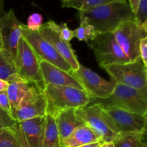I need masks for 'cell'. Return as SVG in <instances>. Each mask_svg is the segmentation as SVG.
Returning <instances> with one entry per match:
<instances>
[{
  "instance_id": "obj_1",
  "label": "cell",
  "mask_w": 147,
  "mask_h": 147,
  "mask_svg": "<svg viewBox=\"0 0 147 147\" xmlns=\"http://www.w3.org/2000/svg\"><path fill=\"white\" fill-rule=\"evenodd\" d=\"M80 22L90 24L96 32L113 33L122 23L134 19L127 1L104 4L91 9L78 11Z\"/></svg>"
},
{
  "instance_id": "obj_23",
  "label": "cell",
  "mask_w": 147,
  "mask_h": 147,
  "mask_svg": "<svg viewBox=\"0 0 147 147\" xmlns=\"http://www.w3.org/2000/svg\"><path fill=\"white\" fill-rule=\"evenodd\" d=\"M58 144L59 132L55 119L52 115L46 114L42 147H54Z\"/></svg>"
},
{
  "instance_id": "obj_31",
  "label": "cell",
  "mask_w": 147,
  "mask_h": 147,
  "mask_svg": "<svg viewBox=\"0 0 147 147\" xmlns=\"http://www.w3.org/2000/svg\"><path fill=\"white\" fill-rule=\"evenodd\" d=\"M0 107L11 114V106L7 91L0 92Z\"/></svg>"
},
{
  "instance_id": "obj_11",
  "label": "cell",
  "mask_w": 147,
  "mask_h": 147,
  "mask_svg": "<svg viewBox=\"0 0 147 147\" xmlns=\"http://www.w3.org/2000/svg\"><path fill=\"white\" fill-rule=\"evenodd\" d=\"M47 100L44 93L32 86L20 102L13 118L17 122L37 117H43L47 114Z\"/></svg>"
},
{
  "instance_id": "obj_17",
  "label": "cell",
  "mask_w": 147,
  "mask_h": 147,
  "mask_svg": "<svg viewBox=\"0 0 147 147\" xmlns=\"http://www.w3.org/2000/svg\"><path fill=\"white\" fill-rule=\"evenodd\" d=\"M57 123L59 132V142L62 144L72 132L83 123L77 120L74 113V109H68L60 111L53 115Z\"/></svg>"
},
{
  "instance_id": "obj_15",
  "label": "cell",
  "mask_w": 147,
  "mask_h": 147,
  "mask_svg": "<svg viewBox=\"0 0 147 147\" xmlns=\"http://www.w3.org/2000/svg\"><path fill=\"white\" fill-rule=\"evenodd\" d=\"M22 23L19 21L12 9H10L0 20V30L4 41V49L12 55L15 63L17 46L22 37Z\"/></svg>"
},
{
  "instance_id": "obj_8",
  "label": "cell",
  "mask_w": 147,
  "mask_h": 147,
  "mask_svg": "<svg viewBox=\"0 0 147 147\" xmlns=\"http://www.w3.org/2000/svg\"><path fill=\"white\" fill-rule=\"evenodd\" d=\"M98 103L124 109L142 116H146L147 101L140 93L129 86L116 83L113 93L108 98L99 100Z\"/></svg>"
},
{
  "instance_id": "obj_16",
  "label": "cell",
  "mask_w": 147,
  "mask_h": 147,
  "mask_svg": "<svg viewBox=\"0 0 147 147\" xmlns=\"http://www.w3.org/2000/svg\"><path fill=\"white\" fill-rule=\"evenodd\" d=\"M40 65L42 76L46 86L52 84L70 86L84 90L81 85L67 72L43 60H40Z\"/></svg>"
},
{
  "instance_id": "obj_14",
  "label": "cell",
  "mask_w": 147,
  "mask_h": 147,
  "mask_svg": "<svg viewBox=\"0 0 147 147\" xmlns=\"http://www.w3.org/2000/svg\"><path fill=\"white\" fill-rule=\"evenodd\" d=\"M20 127V147H42L45 116L17 122Z\"/></svg>"
},
{
  "instance_id": "obj_28",
  "label": "cell",
  "mask_w": 147,
  "mask_h": 147,
  "mask_svg": "<svg viewBox=\"0 0 147 147\" xmlns=\"http://www.w3.org/2000/svg\"><path fill=\"white\" fill-rule=\"evenodd\" d=\"M15 123H17V121L12 116L0 107V129L11 127Z\"/></svg>"
},
{
  "instance_id": "obj_38",
  "label": "cell",
  "mask_w": 147,
  "mask_h": 147,
  "mask_svg": "<svg viewBox=\"0 0 147 147\" xmlns=\"http://www.w3.org/2000/svg\"><path fill=\"white\" fill-rule=\"evenodd\" d=\"M54 147H64V146H63V145H61V144H57L55 146H54Z\"/></svg>"
},
{
  "instance_id": "obj_32",
  "label": "cell",
  "mask_w": 147,
  "mask_h": 147,
  "mask_svg": "<svg viewBox=\"0 0 147 147\" xmlns=\"http://www.w3.org/2000/svg\"><path fill=\"white\" fill-rule=\"evenodd\" d=\"M139 2V0H129V2L128 3H129V5H130L131 9L134 14L136 9H137Z\"/></svg>"
},
{
  "instance_id": "obj_5",
  "label": "cell",
  "mask_w": 147,
  "mask_h": 147,
  "mask_svg": "<svg viewBox=\"0 0 147 147\" xmlns=\"http://www.w3.org/2000/svg\"><path fill=\"white\" fill-rule=\"evenodd\" d=\"M16 66L17 74L23 80L41 91H44L46 85L42 76L40 60L22 36L17 46Z\"/></svg>"
},
{
  "instance_id": "obj_21",
  "label": "cell",
  "mask_w": 147,
  "mask_h": 147,
  "mask_svg": "<svg viewBox=\"0 0 147 147\" xmlns=\"http://www.w3.org/2000/svg\"><path fill=\"white\" fill-rule=\"evenodd\" d=\"M63 8H73L78 11L91 9L113 2H126V0H60Z\"/></svg>"
},
{
  "instance_id": "obj_29",
  "label": "cell",
  "mask_w": 147,
  "mask_h": 147,
  "mask_svg": "<svg viewBox=\"0 0 147 147\" xmlns=\"http://www.w3.org/2000/svg\"><path fill=\"white\" fill-rule=\"evenodd\" d=\"M57 31L60 37L67 42H69L72 39L74 38L73 30H70L66 23L57 24Z\"/></svg>"
},
{
  "instance_id": "obj_35",
  "label": "cell",
  "mask_w": 147,
  "mask_h": 147,
  "mask_svg": "<svg viewBox=\"0 0 147 147\" xmlns=\"http://www.w3.org/2000/svg\"><path fill=\"white\" fill-rule=\"evenodd\" d=\"M100 142H94V143L91 144H88L83 145V146H80L78 147H100Z\"/></svg>"
},
{
  "instance_id": "obj_18",
  "label": "cell",
  "mask_w": 147,
  "mask_h": 147,
  "mask_svg": "<svg viewBox=\"0 0 147 147\" xmlns=\"http://www.w3.org/2000/svg\"><path fill=\"white\" fill-rule=\"evenodd\" d=\"M7 82L9 83V86L7 90V93L11 106V114L13 117V115L20 102L27 94L32 86L23 80L18 74L11 76Z\"/></svg>"
},
{
  "instance_id": "obj_25",
  "label": "cell",
  "mask_w": 147,
  "mask_h": 147,
  "mask_svg": "<svg viewBox=\"0 0 147 147\" xmlns=\"http://www.w3.org/2000/svg\"><path fill=\"white\" fill-rule=\"evenodd\" d=\"M98 34H99V33L96 31L93 26L83 22H80V26L73 30V37L78 39L80 41H85L86 42L93 40Z\"/></svg>"
},
{
  "instance_id": "obj_26",
  "label": "cell",
  "mask_w": 147,
  "mask_h": 147,
  "mask_svg": "<svg viewBox=\"0 0 147 147\" xmlns=\"http://www.w3.org/2000/svg\"><path fill=\"white\" fill-rule=\"evenodd\" d=\"M134 20L139 27L147 31V0H139L134 13Z\"/></svg>"
},
{
  "instance_id": "obj_36",
  "label": "cell",
  "mask_w": 147,
  "mask_h": 147,
  "mask_svg": "<svg viewBox=\"0 0 147 147\" xmlns=\"http://www.w3.org/2000/svg\"><path fill=\"white\" fill-rule=\"evenodd\" d=\"M100 147H115L113 142H103L100 144Z\"/></svg>"
},
{
  "instance_id": "obj_37",
  "label": "cell",
  "mask_w": 147,
  "mask_h": 147,
  "mask_svg": "<svg viewBox=\"0 0 147 147\" xmlns=\"http://www.w3.org/2000/svg\"><path fill=\"white\" fill-rule=\"evenodd\" d=\"M3 49H4V41H3L1 31V30H0V51H1Z\"/></svg>"
},
{
  "instance_id": "obj_6",
  "label": "cell",
  "mask_w": 147,
  "mask_h": 147,
  "mask_svg": "<svg viewBox=\"0 0 147 147\" xmlns=\"http://www.w3.org/2000/svg\"><path fill=\"white\" fill-rule=\"evenodd\" d=\"M87 43L100 67L131 62L116 42L113 33H100Z\"/></svg>"
},
{
  "instance_id": "obj_7",
  "label": "cell",
  "mask_w": 147,
  "mask_h": 147,
  "mask_svg": "<svg viewBox=\"0 0 147 147\" xmlns=\"http://www.w3.org/2000/svg\"><path fill=\"white\" fill-rule=\"evenodd\" d=\"M68 73L81 85L84 91L90 98L94 100L108 98L113 93L116 87L115 80L111 79L108 81L80 63L77 70H70Z\"/></svg>"
},
{
  "instance_id": "obj_22",
  "label": "cell",
  "mask_w": 147,
  "mask_h": 147,
  "mask_svg": "<svg viewBox=\"0 0 147 147\" xmlns=\"http://www.w3.org/2000/svg\"><path fill=\"white\" fill-rule=\"evenodd\" d=\"M17 74L15 59L5 49L0 51V79L6 81L11 76Z\"/></svg>"
},
{
  "instance_id": "obj_24",
  "label": "cell",
  "mask_w": 147,
  "mask_h": 147,
  "mask_svg": "<svg viewBox=\"0 0 147 147\" xmlns=\"http://www.w3.org/2000/svg\"><path fill=\"white\" fill-rule=\"evenodd\" d=\"M0 147H20L18 123L11 127L0 129Z\"/></svg>"
},
{
  "instance_id": "obj_30",
  "label": "cell",
  "mask_w": 147,
  "mask_h": 147,
  "mask_svg": "<svg viewBox=\"0 0 147 147\" xmlns=\"http://www.w3.org/2000/svg\"><path fill=\"white\" fill-rule=\"evenodd\" d=\"M139 55L144 65L147 67V37H144L140 41Z\"/></svg>"
},
{
  "instance_id": "obj_34",
  "label": "cell",
  "mask_w": 147,
  "mask_h": 147,
  "mask_svg": "<svg viewBox=\"0 0 147 147\" xmlns=\"http://www.w3.org/2000/svg\"><path fill=\"white\" fill-rule=\"evenodd\" d=\"M7 12L4 11V0H0V20L6 15Z\"/></svg>"
},
{
  "instance_id": "obj_33",
  "label": "cell",
  "mask_w": 147,
  "mask_h": 147,
  "mask_svg": "<svg viewBox=\"0 0 147 147\" xmlns=\"http://www.w3.org/2000/svg\"><path fill=\"white\" fill-rule=\"evenodd\" d=\"M9 83L8 82L4 80H1L0 79V92H4L7 91V88H8Z\"/></svg>"
},
{
  "instance_id": "obj_20",
  "label": "cell",
  "mask_w": 147,
  "mask_h": 147,
  "mask_svg": "<svg viewBox=\"0 0 147 147\" xmlns=\"http://www.w3.org/2000/svg\"><path fill=\"white\" fill-rule=\"evenodd\" d=\"M146 131L143 132H119L113 139L115 147H146Z\"/></svg>"
},
{
  "instance_id": "obj_4",
  "label": "cell",
  "mask_w": 147,
  "mask_h": 147,
  "mask_svg": "<svg viewBox=\"0 0 147 147\" xmlns=\"http://www.w3.org/2000/svg\"><path fill=\"white\" fill-rule=\"evenodd\" d=\"M47 100V114L52 116L60 111L87 106L91 102L84 90L70 86L47 85L44 91Z\"/></svg>"
},
{
  "instance_id": "obj_2",
  "label": "cell",
  "mask_w": 147,
  "mask_h": 147,
  "mask_svg": "<svg viewBox=\"0 0 147 147\" xmlns=\"http://www.w3.org/2000/svg\"><path fill=\"white\" fill-rule=\"evenodd\" d=\"M78 121L88 126L103 142H111L119 131L113 120L103 110V105L95 103L90 106H83L74 109Z\"/></svg>"
},
{
  "instance_id": "obj_12",
  "label": "cell",
  "mask_w": 147,
  "mask_h": 147,
  "mask_svg": "<svg viewBox=\"0 0 147 147\" xmlns=\"http://www.w3.org/2000/svg\"><path fill=\"white\" fill-rule=\"evenodd\" d=\"M40 35L48 41L54 47L58 54L68 63L72 70L78 68L80 63L78 60L74 50L70 44L67 42L60 37L57 31V24L53 20L42 24L38 30Z\"/></svg>"
},
{
  "instance_id": "obj_19",
  "label": "cell",
  "mask_w": 147,
  "mask_h": 147,
  "mask_svg": "<svg viewBox=\"0 0 147 147\" xmlns=\"http://www.w3.org/2000/svg\"><path fill=\"white\" fill-rule=\"evenodd\" d=\"M94 142L100 143L98 136L88 126L81 124L78 126L71 134L63 141L61 145L64 147H78Z\"/></svg>"
},
{
  "instance_id": "obj_10",
  "label": "cell",
  "mask_w": 147,
  "mask_h": 147,
  "mask_svg": "<svg viewBox=\"0 0 147 147\" xmlns=\"http://www.w3.org/2000/svg\"><path fill=\"white\" fill-rule=\"evenodd\" d=\"M116 42L130 61H134L139 56V44L147 31L139 27L134 19L122 23L113 32Z\"/></svg>"
},
{
  "instance_id": "obj_3",
  "label": "cell",
  "mask_w": 147,
  "mask_h": 147,
  "mask_svg": "<svg viewBox=\"0 0 147 147\" xmlns=\"http://www.w3.org/2000/svg\"><path fill=\"white\" fill-rule=\"evenodd\" d=\"M116 83L136 89L147 101V67L139 56L135 60L122 64L102 66Z\"/></svg>"
},
{
  "instance_id": "obj_9",
  "label": "cell",
  "mask_w": 147,
  "mask_h": 147,
  "mask_svg": "<svg viewBox=\"0 0 147 147\" xmlns=\"http://www.w3.org/2000/svg\"><path fill=\"white\" fill-rule=\"evenodd\" d=\"M22 36L28 42L39 60H43L69 73L72 70L70 65L58 54L48 41L43 38L38 31H31L26 24L22 26Z\"/></svg>"
},
{
  "instance_id": "obj_13",
  "label": "cell",
  "mask_w": 147,
  "mask_h": 147,
  "mask_svg": "<svg viewBox=\"0 0 147 147\" xmlns=\"http://www.w3.org/2000/svg\"><path fill=\"white\" fill-rule=\"evenodd\" d=\"M119 132H143L146 130V116H142L113 106H103Z\"/></svg>"
},
{
  "instance_id": "obj_27",
  "label": "cell",
  "mask_w": 147,
  "mask_h": 147,
  "mask_svg": "<svg viewBox=\"0 0 147 147\" xmlns=\"http://www.w3.org/2000/svg\"><path fill=\"white\" fill-rule=\"evenodd\" d=\"M43 17L39 13H33L27 19V27L31 31H38L42 25Z\"/></svg>"
}]
</instances>
